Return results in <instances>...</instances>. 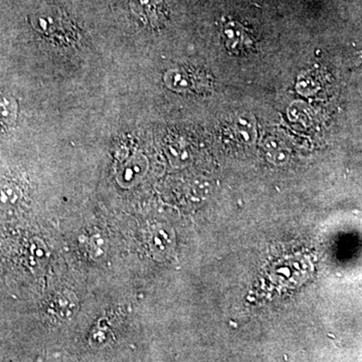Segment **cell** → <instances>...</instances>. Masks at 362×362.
I'll list each match as a JSON object with an SVG mask.
<instances>
[{
	"mask_svg": "<svg viewBox=\"0 0 362 362\" xmlns=\"http://www.w3.org/2000/svg\"><path fill=\"white\" fill-rule=\"evenodd\" d=\"M33 26L45 37L59 45H73L78 39L76 26L59 9L40 11L33 21Z\"/></svg>",
	"mask_w": 362,
	"mask_h": 362,
	"instance_id": "1",
	"label": "cell"
},
{
	"mask_svg": "<svg viewBox=\"0 0 362 362\" xmlns=\"http://www.w3.org/2000/svg\"><path fill=\"white\" fill-rule=\"evenodd\" d=\"M132 11L144 23L159 26L168 18L163 0H132Z\"/></svg>",
	"mask_w": 362,
	"mask_h": 362,
	"instance_id": "2",
	"label": "cell"
},
{
	"mask_svg": "<svg viewBox=\"0 0 362 362\" xmlns=\"http://www.w3.org/2000/svg\"><path fill=\"white\" fill-rule=\"evenodd\" d=\"M78 298L75 293L65 290L59 292L51 302V310L62 320H68L77 313Z\"/></svg>",
	"mask_w": 362,
	"mask_h": 362,
	"instance_id": "3",
	"label": "cell"
},
{
	"mask_svg": "<svg viewBox=\"0 0 362 362\" xmlns=\"http://www.w3.org/2000/svg\"><path fill=\"white\" fill-rule=\"evenodd\" d=\"M18 116V105L11 98L0 99V128L13 125Z\"/></svg>",
	"mask_w": 362,
	"mask_h": 362,
	"instance_id": "4",
	"label": "cell"
},
{
	"mask_svg": "<svg viewBox=\"0 0 362 362\" xmlns=\"http://www.w3.org/2000/svg\"><path fill=\"white\" fill-rule=\"evenodd\" d=\"M21 197L20 188L13 183H4L0 185V206H14L20 202Z\"/></svg>",
	"mask_w": 362,
	"mask_h": 362,
	"instance_id": "5",
	"label": "cell"
},
{
	"mask_svg": "<svg viewBox=\"0 0 362 362\" xmlns=\"http://www.w3.org/2000/svg\"><path fill=\"white\" fill-rule=\"evenodd\" d=\"M88 249H89L90 257L95 259L103 258L108 250V243L102 235H95L90 238L88 243Z\"/></svg>",
	"mask_w": 362,
	"mask_h": 362,
	"instance_id": "6",
	"label": "cell"
},
{
	"mask_svg": "<svg viewBox=\"0 0 362 362\" xmlns=\"http://www.w3.org/2000/svg\"><path fill=\"white\" fill-rule=\"evenodd\" d=\"M151 243L154 251L157 252V254H162V252L168 251V247L170 246L168 235L162 228H159L153 233Z\"/></svg>",
	"mask_w": 362,
	"mask_h": 362,
	"instance_id": "7",
	"label": "cell"
},
{
	"mask_svg": "<svg viewBox=\"0 0 362 362\" xmlns=\"http://www.w3.org/2000/svg\"><path fill=\"white\" fill-rule=\"evenodd\" d=\"M45 250L44 244H42V243H33V259L35 261V263H37V262H44V259H47L45 258Z\"/></svg>",
	"mask_w": 362,
	"mask_h": 362,
	"instance_id": "8",
	"label": "cell"
}]
</instances>
